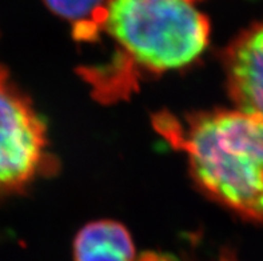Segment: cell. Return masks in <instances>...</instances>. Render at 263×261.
Listing matches in <instances>:
<instances>
[{"mask_svg":"<svg viewBox=\"0 0 263 261\" xmlns=\"http://www.w3.org/2000/svg\"><path fill=\"white\" fill-rule=\"evenodd\" d=\"M48 10L72 26L79 42H97L104 32L110 0H43Z\"/></svg>","mask_w":263,"mask_h":261,"instance_id":"obj_6","label":"cell"},{"mask_svg":"<svg viewBox=\"0 0 263 261\" xmlns=\"http://www.w3.org/2000/svg\"><path fill=\"white\" fill-rule=\"evenodd\" d=\"M193 2H195V0H193Z\"/></svg>","mask_w":263,"mask_h":261,"instance_id":"obj_8","label":"cell"},{"mask_svg":"<svg viewBox=\"0 0 263 261\" xmlns=\"http://www.w3.org/2000/svg\"><path fill=\"white\" fill-rule=\"evenodd\" d=\"M73 261H137V251L123 224L99 220L79 231L73 240Z\"/></svg>","mask_w":263,"mask_h":261,"instance_id":"obj_5","label":"cell"},{"mask_svg":"<svg viewBox=\"0 0 263 261\" xmlns=\"http://www.w3.org/2000/svg\"><path fill=\"white\" fill-rule=\"evenodd\" d=\"M153 261H171L170 258L162 257V256H157V257H154ZM220 261H233V258H222Z\"/></svg>","mask_w":263,"mask_h":261,"instance_id":"obj_7","label":"cell"},{"mask_svg":"<svg viewBox=\"0 0 263 261\" xmlns=\"http://www.w3.org/2000/svg\"><path fill=\"white\" fill-rule=\"evenodd\" d=\"M104 32L123 55L108 97L128 67L162 73L194 63L209 44L210 22L193 0H110Z\"/></svg>","mask_w":263,"mask_h":261,"instance_id":"obj_2","label":"cell"},{"mask_svg":"<svg viewBox=\"0 0 263 261\" xmlns=\"http://www.w3.org/2000/svg\"><path fill=\"white\" fill-rule=\"evenodd\" d=\"M223 66L237 109L263 119V20L233 40L224 51Z\"/></svg>","mask_w":263,"mask_h":261,"instance_id":"obj_4","label":"cell"},{"mask_svg":"<svg viewBox=\"0 0 263 261\" xmlns=\"http://www.w3.org/2000/svg\"><path fill=\"white\" fill-rule=\"evenodd\" d=\"M157 132L187 156L193 177L222 205L263 224V119L239 109L177 117L160 112Z\"/></svg>","mask_w":263,"mask_h":261,"instance_id":"obj_1","label":"cell"},{"mask_svg":"<svg viewBox=\"0 0 263 261\" xmlns=\"http://www.w3.org/2000/svg\"><path fill=\"white\" fill-rule=\"evenodd\" d=\"M47 131L0 64V196L20 192L50 167Z\"/></svg>","mask_w":263,"mask_h":261,"instance_id":"obj_3","label":"cell"}]
</instances>
